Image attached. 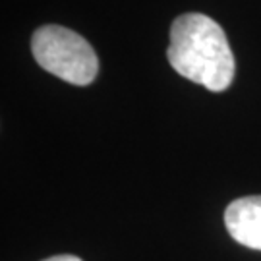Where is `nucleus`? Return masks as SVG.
Masks as SVG:
<instances>
[{"label":"nucleus","mask_w":261,"mask_h":261,"mask_svg":"<svg viewBox=\"0 0 261 261\" xmlns=\"http://www.w3.org/2000/svg\"><path fill=\"white\" fill-rule=\"evenodd\" d=\"M168 62L186 80L224 91L234 80V55L223 28L203 14H184L172 21Z\"/></svg>","instance_id":"f257e3e1"},{"label":"nucleus","mask_w":261,"mask_h":261,"mask_svg":"<svg viewBox=\"0 0 261 261\" xmlns=\"http://www.w3.org/2000/svg\"><path fill=\"white\" fill-rule=\"evenodd\" d=\"M31 50L41 68L74 85H89L99 72L93 47L75 31L62 25H43L33 33Z\"/></svg>","instance_id":"f03ea898"},{"label":"nucleus","mask_w":261,"mask_h":261,"mask_svg":"<svg viewBox=\"0 0 261 261\" xmlns=\"http://www.w3.org/2000/svg\"><path fill=\"white\" fill-rule=\"evenodd\" d=\"M224 224L236 242L261 252V196L232 201L224 211Z\"/></svg>","instance_id":"7ed1b4c3"},{"label":"nucleus","mask_w":261,"mask_h":261,"mask_svg":"<svg viewBox=\"0 0 261 261\" xmlns=\"http://www.w3.org/2000/svg\"><path fill=\"white\" fill-rule=\"evenodd\" d=\"M45 261H82V259L75 257V255H55V257H48Z\"/></svg>","instance_id":"20e7f679"}]
</instances>
